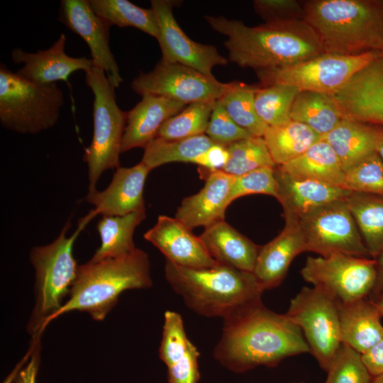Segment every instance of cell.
<instances>
[{
    "label": "cell",
    "mask_w": 383,
    "mask_h": 383,
    "mask_svg": "<svg viewBox=\"0 0 383 383\" xmlns=\"http://www.w3.org/2000/svg\"><path fill=\"white\" fill-rule=\"evenodd\" d=\"M313 287L346 303L370 296L376 282V261L342 253L306 258L300 271Z\"/></svg>",
    "instance_id": "cell-12"
},
{
    "label": "cell",
    "mask_w": 383,
    "mask_h": 383,
    "mask_svg": "<svg viewBox=\"0 0 383 383\" xmlns=\"http://www.w3.org/2000/svg\"><path fill=\"white\" fill-rule=\"evenodd\" d=\"M370 256L383 248V195L352 192L345 199Z\"/></svg>",
    "instance_id": "cell-28"
},
{
    "label": "cell",
    "mask_w": 383,
    "mask_h": 383,
    "mask_svg": "<svg viewBox=\"0 0 383 383\" xmlns=\"http://www.w3.org/2000/svg\"><path fill=\"white\" fill-rule=\"evenodd\" d=\"M342 187L352 192L383 195V162L377 152L346 170Z\"/></svg>",
    "instance_id": "cell-38"
},
{
    "label": "cell",
    "mask_w": 383,
    "mask_h": 383,
    "mask_svg": "<svg viewBox=\"0 0 383 383\" xmlns=\"http://www.w3.org/2000/svg\"><path fill=\"white\" fill-rule=\"evenodd\" d=\"M276 167H265L235 177L230 192V204L239 197L252 194H267L276 198Z\"/></svg>",
    "instance_id": "cell-40"
},
{
    "label": "cell",
    "mask_w": 383,
    "mask_h": 383,
    "mask_svg": "<svg viewBox=\"0 0 383 383\" xmlns=\"http://www.w3.org/2000/svg\"><path fill=\"white\" fill-rule=\"evenodd\" d=\"M215 31L227 37L228 59L255 71L292 66L325 52L315 30L304 19L248 26L223 16H206Z\"/></svg>",
    "instance_id": "cell-2"
},
{
    "label": "cell",
    "mask_w": 383,
    "mask_h": 383,
    "mask_svg": "<svg viewBox=\"0 0 383 383\" xmlns=\"http://www.w3.org/2000/svg\"><path fill=\"white\" fill-rule=\"evenodd\" d=\"M93 11L110 27H133L158 39L159 26L152 8L139 7L127 0H89Z\"/></svg>",
    "instance_id": "cell-32"
},
{
    "label": "cell",
    "mask_w": 383,
    "mask_h": 383,
    "mask_svg": "<svg viewBox=\"0 0 383 383\" xmlns=\"http://www.w3.org/2000/svg\"><path fill=\"white\" fill-rule=\"evenodd\" d=\"M165 278L191 310L225 319L258 303L264 292L252 272L218 264L188 268L166 261Z\"/></svg>",
    "instance_id": "cell-3"
},
{
    "label": "cell",
    "mask_w": 383,
    "mask_h": 383,
    "mask_svg": "<svg viewBox=\"0 0 383 383\" xmlns=\"http://www.w3.org/2000/svg\"><path fill=\"white\" fill-rule=\"evenodd\" d=\"M85 82L94 96L93 135L83 155L88 167L87 195H91L97 192L96 183L104 171L120 167L127 112L118 106L115 89L102 70L93 66L85 72Z\"/></svg>",
    "instance_id": "cell-8"
},
{
    "label": "cell",
    "mask_w": 383,
    "mask_h": 383,
    "mask_svg": "<svg viewBox=\"0 0 383 383\" xmlns=\"http://www.w3.org/2000/svg\"><path fill=\"white\" fill-rule=\"evenodd\" d=\"M151 170L141 161L131 167L116 169L108 187L87 195L94 209L84 217L89 222L96 216H124L145 210L143 189Z\"/></svg>",
    "instance_id": "cell-17"
},
{
    "label": "cell",
    "mask_w": 383,
    "mask_h": 383,
    "mask_svg": "<svg viewBox=\"0 0 383 383\" xmlns=\"http://www.w3.org/2000/svg\"><path fill=\"white\" fill-rule=\"evenodd\" d=\"M258 87L236 82L234 87L218 101L238 126L252 136L263 137L268 126L260 118L255 107Z\"/></svg>",
    "instance_id": "cell-33"
},
{
    "label": "cell",
    "mask_w": 383,
    "mask_h": 383,
    "mask_svg": "<svg viewBox=\"0 0 383 383\" xmlns=\"http://www.w3.org/2000/svg\"><path fill=\"white\" fill-rule=\"evenodd\" d=\"M64 94L56 83L30 82L0 66V123L21 134H38L52 128L64 106Z\"/></svg>",
    "instance_id": "cell-7"
},
{
    "label": "cell",
    "mask_w": 383,
    "mask_h": 383,
    "mask_svg": "<svg viewBox=\"0 0 383 383\" xmlns=\"http://www.w3.org/2000/svg\"><path fill=\"white\" fill-rule=\"evenodd\" d=\"M229 157L223 172L237 177L274 164L263 137L251 136L227 145Z\"/></svg>",
    "instance_id": "cell-35"
},
{
    "label": "cell",
    "mask_w": 383,
    "mask_h": 383,
    "mask_svg": "<svg viewBox=\"0 0 383 383\" xmlns=\"http://www.w3.org/2000/svg\"><path fill=\"white\" fill-rule=\"evenodd\" d=\"M175 4V1L168 0L151 1V8L159 26L157 41L162 52L161 60L213 76L212 69L216 66L226 65L228 59L221 55L216 47L195 42L185 34L172 12Z\"/></svg>",
    "instance_id": "cell-14"
},
{
    "label": "cell",
    "mask_w": 383,
    "mask_h": 383,
    "mask_svg": "<svg viewBox=\"0 0 383 383\" xmlns=\"http://www.w3.org/2000/svg\"><path fill=\"white\" fill-rule=\"evenodd\" d=\"M338 314L342 343L361 355L383 338L382 316L370 298L338 302Z\"/></svg>",
    "instance_id": "cell-23"
},
{
    "label": "cell",
    "mask_w": 383,
    "mask_h": 383,
    "mask_svg": "<svg viewBox=\"0 0 383 383\" xmlns=\"http://www.w3.org/2000/svg\"><path fill=\"white\" fill-rule=\"evenodd\" d=\"M361 355L365 365L373 377L383 374V338Z\"/></svg>",
    "instance_id": "cell-45"
},
{
    "label": "cell",
    "mask_w": 383,
    "mask_h": 383,
    "mask_svg": "<svg viewBox=\"0 0 383 383\" xmlns=\"http://www.w3.org/2000/svg\"><path fill=\"white\" fill-rule=\"evenodd\" d=\"M223 83L213 76L193 68L160 60L149 72H140L131 82L138 94L165 96L185 104L217 101L235 85Z\"/></svg>",
    "instance_id": "cell-13"
},
{
    "label": "cell",
    "mask_w": 383,
    "mask_h": 383,
    "mask_svg": "<svg viewBox=\"0 0 383 383\" xmlns=\"http://www.w3.org/2000/svg\"><path fill=\"white\" fill-rule=\"evenodd\" d=\"M152 284L148 254L139 248L122 257L89 261L79 265L70 297L52 320L69 311H79L102 321L123 292L148 289Z\"/></svg>",
    "instance_id": "cell-5"
},
{
    "label": "cell",
    "mask_w": 383,
    "mask_h": 383,
    "mask_svg": "<svg viewBox=\"0 0 383 383\" xmlns=\"http://www.w3.org/2000/svg\"><path fill=\"white\" fill-rule=\"evenodd\" d=\"M213 144L206 134L178 140L157 137L144 148L141 162L150 170L167 163H192Z\"/></svg>",
    "instance_id": "cell-31"
},
{
    "label": "cell",
    "mask_w": 383,
    "mask_h": 383,
    "mask_svg": "<svg viewBox=\"0 0 383 383\" xmlns=\"http://www.w3.org/2000/svg\"><path fill=\"white\" fill-rule=\"evenodd\" d=\"M145 216V210L124 216H102L96 226L101 245L89 261L97 262L133 252L137 248L133 241L135 230Z\"/></svg>",
    "instance_id": "cell-27"
},
{
    "label": "cell",
    "mask_w": 383,
    "mask_h": 383,
    "mask_svg": "<svg viewBox=\"0 0 383 383\" xmlns=\"http://www.w3.org/2000/svg\"><path fill=\"white\" fill-rule=\"evenodd\" d=\"M141 96L142 99L127 112L121 153L136 148H145L157 137L163 123L187 106L162 96Z\"/></svg>",
    "instance_id": "cell-21"
},
{
    "label": "cell",
    "mask_w": 383,
    "mask_h": 383,
    "mask_svg": "<svg viewBox=\"0 0 383 383\" xmlns=\"http://www.w3.org/2000/svg\"><path fill=\"white\" fill-rule=\"evenodd\" d=\"M380 126V135L377 152L383 162V126Z\"/></svg>",
    "instance_id": "cell-48"
},
{
    "label": "cell",
    "mask_w": 383,
    "mask_h": 383,
    "mask_svg": "<svg viewBox=\"0 0 383 383\" xmlns=\"http://www.w3.org/2000/svg\"><path fill=\"white\" fill-rule=\"evenodd\" d=\"M38 338V337H37ZM37 338L33 347V352L31 353L30 360L25 367L19 371L13 383H36V377L39 367V351L38 350Z\"/></svg>",
    "instance_id": "cell-46"
},
{
    "label": "cell",
    "mask_w": 383,
    "mask_h": 383,
    "mask_svg": "<svg viewBox=\"0 0 383 383\" xmlns=\"http://www.w3.org/2000/svg\"><path fill=\"white\" fill-rule=\"evenodd\" d=\"M383 56L378 52L358 55L324 52L298 64L272 70L255 71L260 86L284 84L300 91L333 94L357 72Z\"/></svg>",
    "instance_id": "cell-9"
},
{
    "label": "cell",
    "mask_w": 383,
    "mask_h": 383,
    "mask_svg": "<svg viewBox=\"0 0 383 383\" xmlns=\"http://www.w3.org/2000/svg\"><path fill=\"white\" fill-rule=\"evenodd\" d=\"M263 138L274 164L281 166L301 155L321 137L305 124L291 120L269 126Z\"/></svg>",
    "instance_id": "cell-30"
},
{
    "label": "cell",
    "mask_w": 383,
    "mask_h": 383,
    "mask_svg": "<svg viewBox=\"0 0 383 383\" xmlns=\"http://www.w3.org/2000/svg\"><path fill=\"white\" fill-rule=\"evenodd\" d=\"M304 20L317 33L325 52L383 54V1L309 0Z\"/></svg>",
    "instance_id": "cell-4"
},
{
    "label": "cell",
    "mask_w": 383,
    "mask_h": 383,
    "mask_svg": "<svg viewBox=\"0 0 383 383\" xmlns=\"http://www.w3.org/2000/svg\"><path fill=\"white\" fill-rule=\"evenodd\" d=\"M372 383H383V374L373 377Z\"/></svg>",
    "instance_id": "cell-50"
},
{
    "label": "cell",
    "mask_w": 383,
    "mask_h": 383,
    "mask_svg": "<svg viewBox=\"0 0 383 383\" xmlns=\"http://www.w3.org/2000/svg\"><path fill=\"white\" fill-rule=\"evenodd\" d=\"M199 237L217 263L253 272L260 247L225 220L204 228Z\"/></svg>",
    "instance_id": "cell-24"
},
{
    "label": "cell",
    "mask_w": 383,
    "mask_h": 383,
    "mask_svg": "<svg viewBox=\"0 0 383 383\" xmlns=\"http://www.w3.org/2000/svg\"><path fill=\"white\" fill-rule=\"evenodd\" d=\"M205 134L213 143L225 147L252 136L232 120L218 101L214 106Z\"/></svg>",
    "instance_id": "cell-41"
},
{
    "label": "cell",
    "mask_w": 383,
    "mask_h": 383,
    "mask_svg": "<svg viewBox=\"0 0 383 383\" xmlns=\"http://www.w3.org/2000/svg\"><path fill=\"white\" fill-rule=\"evenodd\" d=\"M299 92L296 87L284 84L259 86L255 95V107L260 118L269 126L290 121V111Z\"/></svg>",
    "instance_id": "cell-34"
},
{
    "label": "cell",
    "mask_w": 383,
    "mask_h": 383,
    "mask_svg": "<svg viewBox=\"0 0 383 383\" xmlns=\"http://www.w3.org/2000/svg\"><path fill=\"white\" fill-rule=\"evenodd\" d=\"M274 177L277 184L276 199L282 206L285 223L294 222L309 211L345 199L351 193L340 187L292 176L277 166Z\"/></svg>",
    "instance_id": "cell-19"
},
{
    "label": "cell",
    "mask_w": 383,
    "mask_h": 383,
    "mask_svg": "<svg viewBox=\"0 0 383 383\" xmlns=\"http://www.w3.org/2000/svg\"><path fill=\"white\" fill-rule=\"evenodd\" d=\"M166 257L167 261L188 268H206L217 263L208 252L199 236L175 217L160 215L145 234Z\"/></svg>",
    "instance_id": "cell-16"
},
{
    "label": "cell",
    "mask_w": 383,
    "mask_h": 383,
    "mask_svg": "<svg viewBox=\"0 0 383 383\" xmlns=\"http://www.w3.org/2000/svg\"><path fill=\"white\" fill-rule=\"evenodd\" d=\"M277 167L294 177L343 186L345 172L332 148L322 138L296 158Z\"/></svg>",
    "instance_id": "cell-26"
},
{
    "label": "cell",
    "mask_w": 383,
    "mask_h": 383,
    "mask_svg": "<svg viewBox=\"0 0 383 383\" xmlns=\"http://www.w3.org/2000/svg\"><path fill=\"white\" fill-rule=\"evenodd\" d=\"M164 317L159 354L167 367H170L185 359L197 348L187 338L180 314L167 311Z\"/></svg>",
    "instance_id": "cell-37"
},
{
    "label": "cell",
    "mask_w": 383,
    "mask_h": 383,
    "mask_svg": "<svg viewBox=\"0 0 383 383\" xmlns=\"http://www.w3.org/2000/svg\"><path fill=\"white\" fill-rule=\"evenodd\" d=\"M327 373L325 383H372L373 378L361 354L343 343Z\"/></svg>",
    "instance_id": "cell-39"
},
{
    "label": "cell",
    "mask_w": 383,
    "mask_h": 383,
    "mask_svg": "<svg viewBox=\"0 0 383 383\" xmlns=\"http://www.w3.org/2000/svg\"><path fill=\"white\" fill-rule=\"evenodd\" d=\"M285 315L301 330L309 353L327 372L342 345L338 301L318 288L304 287Z\"/></svg>",
    "instance_id": "cell-10"
},
{
    "label": "cell",
    "mask_w": 383,
    "mask_h": 383,
    "mask_svg": "<svg viewBox=\"0 0 383 383\" xmlns=\"http://www.w3.org/2000/svg\"><path fill=\"white\" fill-rule=\"evenodd\" d=\"M86 225L80 221L77 229L67 237L71 226L69 220L54 241L30 251V262L35 270V304L27 328L34 338L52 321L63 305V299L70 294L79 267L73 255V245Z\"/></svg>",
    "instance_id": "cell-6"
},
{
    "label": "cell",
    "mask_w": 383,
    "mask_h": 383,
    "mask_svg": "<svg viewBox=\"0 0 383 383\" xmlns=\"http://www.w3.org/2000/svg\"><path fill=\"white\" fill-rule=\"evenodd\" d=\"M309 351L299 327L260 301L223 319L213 356L226 368L240 373L260 365L273 367Z\"/></svg>",
    "instance_id": "cell-1"
},
{
    "label": "cell",
    "mask_w": 383,
    "mask_h": 383,
    "mask_svg": "<svg viewBox=\"0 0 383 383\" xmlns=\"http://www.w3.org/2000/svg\"><path fill=\"white\" fill-rule=\"evenodd\" d=\"M380 126L343 118L321 138L336 154L344 172L377 152Z\"/></svg>",
    "instance_id": "cell-25"
},
{
    "label": "cell",
    "mask_w": 383,
    "mask_h": 383,
    "mask_svg": "<svg viewBox=\"0 0 383 383\" xmlns=\"http://www.w3.org/2000/svg\"><path fill=\"white\" fill-rule=\"evenodd\" d=\"M345 199L317 207L292 222L302 235L306 251L322 257L334 253L370 257Z\"/></svg>",
    "instance_id": "cell-11"
},
{
    "label": "cell",
    "mask_w": 383,
    "mask_h": 383,
    "mask_svg": "<svg viewBox=\"0 0 383 383\" xmlns=\"http://www.w3.org/2000/svg\"><path fill=\"white\" fill-rule=\"evenodd\" d=\"M304 251V241L296 225L285 223L277 237L260 247L252 273L262 290L278 287L292 260Z\"/></svg>",
    "instance_id": "cell-22"
},
{
    "label": "cell",
    "mask_w": 383,
    "mask_h": 383,
    "mask_svg": "<svg viewBox=\"0 0 383 383\" xmlns=\"http://www.w3.org/2000/svg\"><path fill=\"white\" fill-rule=\"evenodd\" d=\"M290 118L305 124L322 138L331 131L343 117L332 95L300 91L292 104Z\"/></svg>",
    "instance_id": "cell-29"
},
{
    "label": "cell",
    "mask_w": 383,
    "mask_h": 383,
    "mask_svg": "<svg viewBox=\"0 0 383 383\" xmlns=\"http://www.w3.org/2000/svg\"><path fill=\"white\" fill-rule=\"evenodd\" d=\"M67 37L61 33L58 39L48 49L28 52L13 48L11 58L16 64H23L16 72L21 77L40 84H50L57 81L67 82L73 72H84L93 66V61L84 57H74L65 52Z\"/></svg>",
    "instance_id": "cell-18"
},
{
    "label": "cell",
    "mask_w": 383,
    "mask_h": 383,
    "mask_svg": "<svg viewBox=\"0 0 383 383\" xmlns=\"http://www.w3.org/2000/svg\"><path fill=\"white\" fill-rule=\"evenodd\" d=\"M198 350L179 363L167 367L168 383H197L199 379Z\"/></svg>",
    "instance_id": "cell-43"
},
{
    "label": "cell",
    "mask_w": 383,
    "mask_h": 383,
    "mask_svg": "<svg viewBox=\"0 0 383 383\" xmlns=\"http://www.w3.org/2000/svg\"><path fill=\"white\" fill-rule=\"evenodd\" d=\"M228 157L229 155L225 146L213 144L194 159L192 163L198 165L207 172L222 171Z\"/></svg>",
    "instance_id": "cell-44"
},
{
    "label": "cell",
    "mask_w": 383,
    "mask_h": 383,
    "mask_svg": "<svg viewBox=\"0 0 383 383\" xmlns=\"http://www.w3.org/2000/svg\"><path fill=\"white\" fill-rule=\"evenodd\" d=\"M294 383H304V382H294Z\"/></svg>",
    "instance_id": "cell-51"
},
{
    "label": "cell",
    "mask_w": 383,
    "mask_h": 383,
    "mask_svg": "<svg viewBox=\"0 0 383 383\" xmlns=\"http://www.w3.org/2000/svg\"><path fill=\"white\" fill-rule=\"evenodd\" d=\"M254 9L267 22L304 19L303 3L296 0H255Z\"/></svg>",
    "instance_id": "cell-42"
},
{
    "label": "cell",
    "mask_w": 383,
    "mask_h": 383,
    "mask_svg": "<svg viewBox=\"0 0 383 383\" xmlns=\"http://www.w3.org/2000/svg\"><path fill=\"white\" fill-rule=\"evenodd\" d=\"M216 103L202 101L188 104L163 123L157 137L178 140L205 134Z\"/></svg>",
    "instance_id": "cell-36"
},
{
    "label": "cell",
    "mask_w": 383,
    "mask_h": 383,
    "mask_svg": "<svg viewBox=\"0 0 383 383\" xmlns=\"http://www.w3.org/2000/svg\"><path fill=\"white\" fill-rule=\"evenodd\" d=\"M373 301L376 304L382 317H383V292Z\"/></svg>",
    "instance_id": "cell-49"
},
{
    "label": "cell",
    "mask_w": 383,
    "mask_h": 383,
    "mask_svg": "<svg viewBox=\"0 0 383 383\" xmlns=\"http://www.w3.org/2000/svg\"><path fill=\"white\" fill-rule=\"evenodd\" d=\"M59 21L87 44L94 66L102 70L112 87L123 82L109 45L110 26L93 11L89 0H61Z\"/></svg>",
    "instance_id": "cell-15"
},
{
    "label": "cell",
    "mask_w": 383,
    "mask_h": 383,
    "mask_svg": "<svg viewBox=\"0 0 383 383\" xmlns=\"http://www.w3.org/2000/svg\"><path fill=\"white\" fill-rule=\"evenodd\" d=\"M374 260L377 277L374 289L369 296L372 301L375 300L383 292V248Z\"/></svg>",
    "instance_id": "cell-47"
},
{
    "label": "cell",
    "mask_w": 383,
    "mask_h": 383,
    "mask_svg": "<svg viewBox=\"0 0 383 383\" xmlns=\"http://www.w3.org/2000/svg\"><path fill=\"white\" fill-rule=\"evenodd\" d=\"M235 178L221 170L208 172L204 187L182 200L175 218L192 230L200 226L206 228L224 221Z\"/></svg>",
    "instance_id": "cell-20"
}]
</instances>
